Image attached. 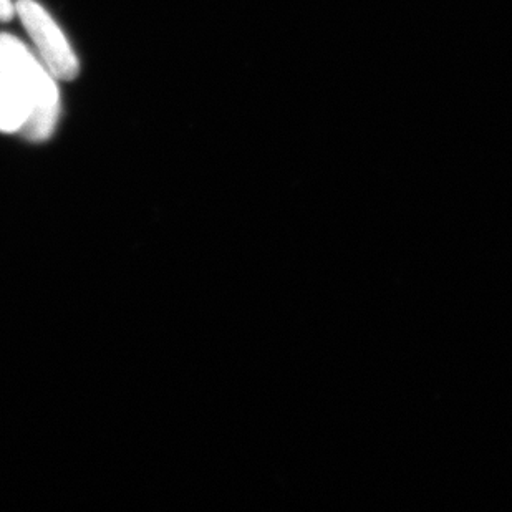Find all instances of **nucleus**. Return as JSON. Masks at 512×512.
<instances>
[{
	"mask_svg": "<svg viewBox=\"0 0 512 512\" xmlns=\"http://www.w3.org/2000/svg\"><path fill=\"white\" fill-rule=\"evenodd\" d=\"M27 113L9 80L0 73V131L15 133L24 128Z\"/></svg>",
	"mask_w": 512,
	"mask_h": 512,
	"instance_id": "7ed1b4c3",
	"label": "nucleus"
},
{
	"mask_svg": "<svg viewBox=\"0 0 512 512\" xmlns=\"http://www.w3.org/2000/svg\"><path fill=\"white\" fill-rule=\"evenodd\" d=\"M0 73L24 103L27 120L20 133L30 141L50 138L60 115V97L49 68L17 37L0 34Z\"/></svg>",
	"mask_w": 512,
	"mask_h": 512,
	"instance_id": "f257e3e1",
	"label": "nucleus"
},
{
	"mask_svg": "<svg viewBox=\"0 0 512 512\" xmlns=\"http://www.w3.org/2000/svg\"><path fill=\"white\" fill-rule=\"evenodd\" d=\"M15 14V7L10 0H0V22L12 20Z\"/></svg>",
	"mask_w": 512,
	"mask_h": 512,
	"instance_id": "20e7f679",
	"label": "nucleus"
},
{
	"mask_svg": "<svg viewBox=\"0 0 512 512\" xmlns=\"http://www.w3.org/2000/svg\"><path fill=\"white\" fill-rule=\"evenodd\" d=\"M25 30L34 40L49 72L60 80H73L78 75V60L55 20L35 0H19L15 5Z\"/></svg>",
	"mask_w": 512,
	"mask_h": 512,
	"instance_id": "f03ea898",
	"label": "nucleus"
}]
</instances>
